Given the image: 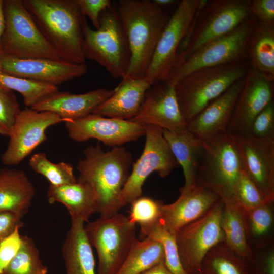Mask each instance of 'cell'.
I'll return each mask as SVG.
<instances>
[{
	"instance_id": "f35d334b",
	"label": "cell",
	"mask_w": 274,
	"mask_h": 274,
	"mask_svg": "<svg viewBox=\"0 0 274 274\" xmlns=\"http://www.w3.org/2000/svg\"><path fill=\"white\" fill-rule=\"evenodd\" d=\"M20 111L13 91L0 86V135L8 137Z\"/></svg>"
},
{
	"instance_id": "681fc988",
	"label": "cell",
	"mask_w": 274,
	"mask_h": 274,
	"mask_svg": "<svg viewBox=\"0 0 274 274\" xmlns=\"http://www.w3.org/2000/svg\"><path fill=\"white\" fill-rule=\"evenodd\" d=\"M189 274H199V271H195V272H193L190 273Z\"/></svg>"
},
{
	"instance_id": "7a4b0ae2",
	"label": "cell",
	"mask_w": 274,
	"mask_h": 274,
	"mask_svg": "<svg viewBox=\"0 0 274 274\" xmlns=\"http://www.w3.org/2000/svg\"><path fill=\"white\" fill-rule=\"evenodd\" d=\"M84 154L77 165V180L92 187L100 217H110L121 208L120 195L130 173L132 155L121 146L105 152L99 144L87 147Z\"/></svg>"
},
{
	"instance_id": "836d02e7",
	"label": "cell",
	"mask_w": 274,
	"mask_h": 274,
	"mask_svg": "<svg viewBox=\"0 0 274 274\" xmlns=\"http://www.w3.org/2000/svg\"><path fill=\"white\" fill-rule=\"evenodd\" d=\"M29 164L33 171L45 177L50 185H62L77 181L71 164L64 162L53 163L44 153L33 154L29 159Z\"/></svg>"
},
{
	"instance_id": "3957f363",
	"label": "cell",
	"mask_w": 274,
	"mask_h": 274,
	"mask_svg": "<svg viewBox=\"0 0 274 274\" xmlns=\"http://www.w3.org/2000/svg\"><path fill=\"white\" fill-rule=\"evenodd\" d=\"M114 3L131 53L124 78H144L171 13L152 0H118Z\"/></svg>"
},
{
	"instance_id": "bcb514c9",
	"label": "cell",
	"mask_w": 274,
	"mask_h": 274,
	"mask_svg": "<svg viewBox=\"0 0 274 274\" xmlns=\"http://www.w3.org/2000/svg\"><path fill=\"white\" fill-rule=\"evenodd\" d=\"M140 274H173L163 261Z\"/></svg>"
},
{
	"instance_id": "cb8c5ba5",
	"label": "cell",
	"mask_w": 274,
	"mask_h": 274,
	"mask_svg": "<svg viewBox=\"0 0 274 274\" xmlns=\"http://www.w3.org/2000/svg\"><path fill=\"white\" fill-rule=\"evenodd\" d=\"M48 202L63 204L67 209L71 221L83 222L96 212L94 191L87 183L77 181L73 183L55 186L50 185L47 192Z\"/></svg>"
},
{
	"instance_id": "277c9868",
	"label": "cell",
	"mask_w": 274,
	"mask_h": 274,
	"mask_svg": "<svg viewBox=\"0 0 274 274\" xmlns=\"http://www.w3.org/2000/svg\"><path fill=\"white\" fill-rule=\"evenodd\" d=\"M247 60L196 70L175 84L182 115L187 124L210 103L244 78Z\"/></svg>"
},
{
	"instance_id": "ee69618b",
	"label": "cell",
	"mask_w": 274,
	"mask_h": 274,
	"mask_svg": "<svg viewBox=\"0 0 274 274\" xmlns=\"http://www.w3.org/2000/svg\"><path fill=\"white\" fill-rule=\"evenodd\" d=\"M250 9L257 21L274 26L273 0H250Z\"/></svg>"
},
{
	"instance_id": "e575fe53",
	"label": "cell",
	"mask_w": 274,
	"mask_h": 274,
	"mask_svg": "<svg viewBox=\"0 0 274 274\" xmlns=\"http://www.w3.org/2000/svg\"><path fill=\"white\" fill-rule=\"evenodd\" d=\"M163 204L161 201L146 196H141L130 204L128 218L140 226L141 239L145 238L148 231L160 220Z\"/></svg>"
},
{
	"instance_id": "ab89813d",
	"label": "cell",
	"mask_w": 274,
	"mask_h": 274,
	"mask_svg": "<svg viewBox=\"0 0 274 274\" xmlns=\"http://www.w3.org/2000/svg\"><path fill=\"white\" fill-rule=\"evenodd\" d=\"M251 136L262 140H274V102H270L255 118Z\"/></svg>"
},
{
	"instance_id": "ffe728a7",
	"label": "cell",
	"mask_w": 274,
	"mask_h": 274,
	"mask_svg": "<svg viewBox=\"0 0 274 274\" xmlns=\"http://www.w3.org/2000/svg\"><path fill=\"white\" fill-rule=\"evenodd\" d=\"M180 195L174 202L163 204L160 221L175 235L184 226L197 220L210 210L221 198L211 189L195 184L179 188Z\"/></svg>"
},
{
	"instance_id": "7c38bea8",
	"label": "cell",
	"mask_w": 274,
	"mask_h": 274,
	"mask_svg": "<svg viewBox=\"0 0 274 274\" xmlns=\"http://www.w3.org/2000/svg\"><path fill=\"white\" fill-rule=\"evenodd\" d=\"M223 202L220 199L201 217L180 229L175 234L182 265L189 274L199 271L209 251L225 242L221 218Z\"/></svg>"
},
{
	"instance_id": "8d00e7d4",
	"label": "cell",
	"mask_w": 274,
	"mask_h": 274,
	"mask_svg": "<svg viewBox=\"0 0 274 274\" xmlns=\"http://www.w3.org/2000/svg\"><path fill=\"white\" fill-rule=\"evenodd\" d=\"M146 237H150L161 244L165 263L173 274H187L181 262L176 236L167 230L160 220L149 231Z\"/></svg>"
},
{
	"instance_id": "7dc6e473",
	"label": "cell",
	"mask_w": 274,
	"mask_h": 274,
	"mask_svg": "<svg viewBox=\"0 0 274 274\" xmlns=\"http://www.w3.org/2000/svg\"><path fill=\"white\" fill-rule=\"evenodd\" d=\"M5 25L4 11V0H0V52H1V41Z\"/></svg>"
},
{
	"instance_id": "f1b7e54d",
	"label": "cell",
	"mask_w": 274,
	"mask_h": 274,
	"mask_svg": "<svg viewBox=\"0 0 274 274\" xmlns=\"http://www.w3.org/2000/svg\"><path fill=\"white\" fill-rule=\"evenodd\" d=\"M163 135L179 165L183 169L186 189L195 184V172L197 156L202 141L187 130L174 133L163 130Z\"/></svg>"
},
{
	"instance_id": "5bb4252c",
	"label": "cell",
	"mask_w": 274,
	"mask_h": 274,
	"mask_svg": "<svg viewBox=\"0 0 274 274\" xmlns=\"http://www.w3.org/2000/svg\"><path fill=\"white\" fill-rule=\"evenodd\" d=\"M67 121L51 112L37 111L29 107L21 110L8 136L1 162L7 166L19 164L47 140L48 128Z\"/></svg>"
},
{
	"instance_id": "52a82bcc",
	"label": "cell",
	"mask_w": 274,
	"mask_h": 274,
	"mask_svg": "<svg viewBox=\"0 0 274 274\" xmlns=\"http://www.w3.org/2000/svg\"><path fill=\"white\" fill-rule=\"evenodd\" d=\"M83 52L86 59L97 62L114 78L126 75L131 53L114 2L101 13L98 29L86 24Z\"/></svg>"
},
{
	"instance_id": "2e32d148",
	"label": "cell",
	"mask_w": 274,
	"mask_h": 274,
	"mask_svg": "<svg viewBox=\"0 0 274 274\" xmlns=\"http://www.w3.org/2000/svg\"><path fill=\"white\" fill-rule=\"evenodd\" d=\"M273 101V82L250 67L245 77L226 134L235 138L251 136L257 115Z\"/></svg>"
},
{
	"instance_id": "74e56055",
	"label": "cell",
	"mask_w": 274,
	"mask_h": 274,
	"mask_svg": "<svg viewBox=\"0 0 274 274\" xmlns=\"http://www.w3.org/2000/svg\"><path fill=\"white\" fill-rule=\"evenodd\" d=\"M233 200L243 210L250 209L269 202L264 199L243 169L235 186Z\"/></svg>"
},
{
	"instance_id": "ac0fdd59",
	"label": "cell",
	"mask_w": 274,
	"mask_h": 274,
	"mask_svg": "<svg viewBox=\"0 0 274 274\" xmlns=\"http://www.w3.org/2000/svg\"><path fill=\"white\" fill-rule=\"evenodd\" d=\"M0 71L55 86L86 74L84 64L45 58H19L0 53Z\"/></svg>"
},
{
	"instance_id": "d6a6232c",
	"label": "cell",
	"mask_w": 274,
	"mask_h": 274,
	"mask_svg": "<svg viewBox=\"0 0 274 274\" xmlns=\"http://www.w3.org/2000/svg\"><path fill=\"white\" fill-rule=\"evenodd\" d=\"M33 241L27 235H21V245L14 257L2 274H47Z\"/></svg>"
},
{
	"instance_id": "d4e9b609",
	"label": "cell",
	"mask_w": 274,
	"mask_h": 274,
	"mask_svg": "<svg viewBox=\"0 0 274 274\" xmlns=\"http://www.w3.org/2000/svg\"><path fill=\"white\" fill-rule=\"evenodd\" d=\"M35 188L26 173L21 169H0V210H9L22 216L31 206Z\"/></svg>"
},
{
	"instance_id": "7bdbcfd3",
	"label": "cell",
	"mask_w": 274,
	"mask_h": 274,
	"mask_svg": "<svg viewBox=\"0 0 274 274\" xmlns=\"http://www.w3.org/2000/svg\"><path fill=\"white\" fill-rule=\"evenodd\" d=\"M83 14L87 17L95 29L99 27V19L101 13L111 6V0H77Z\"/></svg>"
},
{
	"instance_id": "5b68a950",
	"label": "cell",
	"mask_w": 274,
	"mask_h": 274,
	"mask_svg": "<svg viewBox=\"0 0 274 274\" xmlns=\"http://www.w3.org/2000/svg\"><path fill=\"white\" fill-rule=\"evenodd\" d=\"M250 1L201 0L181 43L176 64L206 44L231 32L248 19L252 15Z\"/></svg>"
},
{
	"instance_id": "9c48e42d",
	"label": "cell",
	"mask_w": 274,
	"mask_h": 274,
	"mask_svg": "<svg viewBox=\"0 0 274 274\" xmlns=\"http://www.w3.org/2000/svg\"><path fill=\"white\" fill-rule=\"evenodd\" d=\"M4 11L1 52L19 58L62 60L35 24L22 0H4Z\"/></svg>"
},
{
	"instance_id": "9a60e30c",
	"label": "cell",
	"mask_w": 274,
	"mask_h": 274,
	"mask_svg": "<svg viewBox=\"0 0 274 274\" xmlns=\"http://www.w3.org/2000/svg\"><path fill=\"white\" fill-rule=\"evenodd\" d=\"M65 124L68 136L74 141L82 142L95 139L113 148L136 141L145 133V125L94 114L70 120Z\"/></svg>"
},
{
	"instance_id": "603a6c76",
	"label": "cell",
	"mask_w": 274,
	"mask_h": 274,
	"mask_svg": "<svg viewBox=\"0 0 274 274\" xmlns=\"http://www.w3.org/2000/svg\"><path fill=\"white\" fill-rule=\"evenodd\" d=\"M150 86L144 78H124L112 95L98 106L92 114L129 120L138 113Z\"/></svg>"
},
{
	"instance_id": "8992f818",
	"label": "cell",
	"mask_w": 274,
	"mask_h": 274,
	"mask_svg": "<svg viewBox=\"0 0 274 274\" xmlns=\"http://www.w3.org/2000/svg\"><path fill=\"white\" fill-rule=\"evenodd\" d=\"M243 170L235 139L224 134L202 141L197 156L195 184L215 192L222 200H233Z\"/></svg>"
},
{
	"instance_id": "4316f807",
	"label": "cell",
	"mask_w": 274,
	"mask_h": 274,
	"mask_svg": "<svg viewBox=\"0 0 274 274\" xmlns=\"http://www.w3.org/2000/svg\"><path fill=\"white\" fill-rule=\"evenodd\" d=\"M247 59L250 67L274 81V26L257 21L248 42Z\"/></svg>"
},
{
	"instance_id": "484cf974",
	"label": "cell",
	"mask_w": 274,
	"mask_h": 274,
	"mask_svg": "<svg viewBox=\"0 0 274 274\" xmlns=\"http://www.w3.org/2000/svg\"><path fill=\"white\" fill-rule=\"evenodd\" d=\"M84 223L71 221L62 246L66 274H97L90 245L84 229Z\"/></svg>"
},
{
	"instance_id": "d6986e66",
	"label": "cell",
	"mask_w": 274,
	"mask_h": 274,
	"mask_svg": "<svg viewBox=\"0 0 274 274\" xmlns=\"http://www.w3.org/2000/svg\"><path fill=\"white\" fill-rule=\"evenodd\" d=\"M244 171L267 202L274 201V140L235 138Z\"/></svg>"
},
{
	"instance_id": "7402d4cb",
	"label": "cell",
	"mask_w": 274,
	"mask_h": 274,
	"mask_svg": "<svg viewBox=\"0 0 274 274\" xmlns=\"http://www.w3.org/2000/svg\"><path fill=\"white\" fill-rule=\"evenodd\" d=\"M113 90L99 88L82 94L58 91L31 108L37 111H49L61 118L76 120L92 114L94 110L112 95Z\"/></svg>"
},
{
	"instance_id": "6da1fadb",
	"label": "cell",
	"mask_w": 274,
	"mask_h": 274,
	"mask_svg": "<svg viewBox=\"0 0 274 274\" xmlns=\"http://www.w3.org/2000/svg\"><path fill=\"white\" fill-rule=\"evenodd\" d=\"M35 24L61 59L84 64L87 21L77 0H22Z\"/></svg>"
},
{
	"instance_id": "e0dca14e",
	"label": "cell",
	"mask_w": 274,
	"mask_h": 274,
	"mask_svg": "<svg viewBox=\"0 0 274 274\" xmlns=\"http://www.w3.org/2000/svg\"><path fill=\"white\" fill-rule=\"evenodd\" d=\"M129 120L153 125L174 133L187 130L177 100L175 84L165 81L151 85L137 115Z\"/></svg>"
},
{
	"instance_id": "8fae6325",
	"label": "cell",
	"mask_w": 274,
	"mask_h": 274,
	"mask_svg": "<svg viewBox=\"0 0 274 274\" xmlns=\"http://www.w3.org/2000/svg\"><path fill=\"white\" fill-rule=\"evenodd\" d=\"M163 129L153 125H145L143 151L133 164L132 169L121 191L122 208L142 196L143 184L153 172L164 178L179 165L163 135Z\"/></svg>"
},
{
	"instance_id": "4fadbf2b",
	"label": "cell",
	"mask_w": 274,
	"mask_h": 274,
	"mask_svg": "<svg viewBox=\"0 0 274 274\" xmlns=\"http://www.w3.org/2000/svg\"><path fill=\"white\" fill-rule=\"evenodd\" d=\"M201 0L180 1L165 26L144 76L151 85L167 81Z\"/></svg>"
},
{
	"instance_id": "60d3db41",
	"label": "cell",
	"mask_w": 274,
	"mask_h": 274,
	"mask_svg": "<svg viewBox=\"0 0 274 274\" xmlns=\"http://www.w3.org/2000/svg\"><path fill=\"white\" fill-rule=\"evenodd\" d=\"M15 231L0 243V274L18 252L21 245L19 229Z\"/></svg>"
},
{
	"instance_id": "4dcf8cb0",
	"label": "cell",
	"mask_w": 274,
	"mask_h": 274,
	"mask_svg": "<svg viewBox=\"0 0 274 274\" xmlns=\"http://www.w3.org/2000/svg\"><path fill=\"white\" fill-rule=\"evenodd\" d=\"M199 274H249L245 260L222 242L211 249L203 258Z\"/></svg>"
},
{
	"instance_id": "ba28073f",
	"label": "cell",
	"mask_w": 274,
	"mask_h": 274,
	"mask_svg": "<svg viewBox=\"0 0 274 274\" xmlns=\"http://www.w3.org/2000/svg\"><path fill=\"white\" fill-rule=\"evenodd\" d=\"M87 237L95 248L97 274H116L137 239L136 224L122 214L100 217L84 226Z\"/></svg>"
},
{
	"instance_id": "b9f144b4",
	"label": "cell",
	"mask_w": 274,
	"mask_h": 274,
	"mask_svg": "<svg viewBox=\"0 0 274 274\" xmlns=\"http://www.w3.org/2000/svg\"><path fill=\"white\" fill-rule=\"evenodd\" d=\"M249 274H274V252L256 254L254 252L252 257L246 261Z\"/></svg>"
},
{
	"instance_id": "d590c367",
	"label": "cell",
	"mask_w": 274,
	"mask_h": 274,
	"mask_svg": "<svg viewBox=\"0 0 274 274\" xmlns=\"http://www.w3.org/2000/svg\"><path fill=\"white\" fill-rule=\"evenodd\" d=\"M273 202H266L256 207L243 210L249 237L264 239L272 230L273 223Z\"/></svg>"
},
{
	"instance_id": "c3c4849f",
	"label": "cell",
	"mask_w": 274,
	"mask_h": 274,
	"mask_svg": "<svg viewBox=\"0 0 274 274\" xmlns=\"http://www.w3.org/2000/svg\"><path fill=\"white\" fill-rule=\"evenodd\" d=\"M157 6L165 10L167 7H171L177 2L174 0H152Z\"/></svg>"
},
{
	"instance_id": "1f68e13d",
	"label": "cell",
	"mask_w": 274,
	"mask_h": 274,
	"mask_svg": "<svg viewBox=\"0 0 274 274\" xmlns=\"http://www.w3.org/2000/svg\"><path fill=\"white\" fill-rule=\"evenodd\" d=\"M0 86L19 92L29 108L59 91L57 86L9 75L0 71Z\"/></svg>"
},
{
	"instance_id": "83f0119b",
	"label": "cell",
	"mask_w": 274,
	"mask_h": 274,
	"mask_svg": "<svg viewBox=\"0 0 274 274\" xmlns=\"http://www.w3.org/2000/svg\"><path fill=\"white\" fill-rule=\"evenodd\" d=\"M223 207L221 225L227 246L244 260L253 256L248 238L244 214L242 209L233 201L222 200Z\"/></svg>"
},
{
	"instance_id": "30bf717a",
	"label": "cell",
	"mask_w": 274,
	"mask_h": 274,
	"mask_svg": "<svg viewBox=\"0 0 274 274\" xmlns=\"http://www.w3.org/2000/svg\"><path fill=\"white\" fill-rule=\"evenodd\" d=\"M256 22V19L251 15L231 32L206 44L178 62L167 81L175 84L199 69L247 60L248 42Z\"/></svg>"
},
{
	"instance_id": "44dd1931",
	"label": "cell",
	"mask_w": 274,
	"mask_h": 274,
	"mask_svg": "<svg viewBox=\"0 0 274 274\" xmlns=\"http://www.w3.org/2000/svg\"><path fill=\"white\" fill-rule=\"evenodd\" d=\"M245 77L235 83L189 122L187 130L201 141L226 134Z\"/></svg>"
},
{
	"instance_id": "f546056e",
	"label": "cell",
	"mask_w": 274,
	"mask_h": 274,
	"mask_svg": "<svg viewBox=\"0 0 274 274\" xmlns=\"http://www.w3.org/2000/svg\"><path fill=\"white\" fill-rule=\"evenodd\" d=\"M163 261L164 251L159 242L150 237L136 239L116 274H140Z\"/></svg>"
},
{
	"instance_id": "f6af8a7d",
	"label": "cell",
	"mask_w": 274,
	"mask_h": 274,
	"mask_svg": "<svg viewBox=\"0 0 274 274\" xmlns=\"http://www.w3.org/2000/svg\"><path fill=\"white\" fill-rule=\"evenodd\" d=\"M23 216L9 210H0V243L12 234L17 228L23 226Z\"/></svg>"
}]
</instances>
